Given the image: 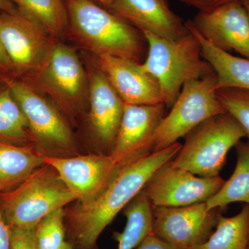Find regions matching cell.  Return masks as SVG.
Returning <instances> with one entry per match:
<instances>
[{
  "mask_svg": "<svg viewBox=\"0 0 249 249\" xmlns=\"http://www.w3.org/2000/svg\"><path fill=\"white\" fill-rule=\"evenodd\" d=\"M172 160L154 173L142 190L154 207H181L206 202L225 181L219 175L197 176L174 165Z\"/></svg>",
  "mask_w": 249,
  "mask_h": 249,
  "instance_id": "ba28073f",
  "label": "cell"
},
{
  "mask_svg": "<svg viewBox=\"0 0 249 249\" xmlns=\"http://www.w3.org/2000/svg\"><path fill=\"white\" fill-rule=\"evenodd\" d=\"M160 1H163V2H164L165 4H168V0H160Z\"/></svg>",
  "mask_w": 249,
  "mask_h": 249,
  "instance_id": "d590c367",
  "label": "cell"
},
{
  "mask_svg": "<svg viewBox=\"0 0 249 249\" xmlns=\"http://www.w3.org/2000/svg\"><path fill=\"white\" fill-rule=\"evenodd\" d=\"M96 2L100 4L101 6L105 9H110L111 5H112L113 0H95Z\"/></svg>",
  "mask_w": 249,
  "mask_h": 249,
  "instance_id": "d6a6232c",
  "label": "cell"
},
{
  "mask_svg": "<svg viewBox=\"0 0 249 249\" xmlns=\"http://www.w3.org/2000/svg\"><path fill=\"white\" fill-rule=\"evenodd\" d=\"M0 249H11V228L4 220L0 210Z\"/></svg>",
  "mask_w": 249,
  "mask_h": 249,
  "instance_id": "f546056e",
  "label": "cell"
},
{
  "mask_svg": "<svg viewBox=\"0 0 249 249\" xmlns=\"http://www.w3.org/2000/svg\"><path fill=\"white\" fill-rule=\"evenodd\" d=\"M43 160L55 169L77 201L96 196L120 168L110 154L76 157L43 155Z\"/></svg>",
  "mask_w": 249,
  "mask_h": 249,
  "instance_id": "5bb4252c",
  "label": "cell"
},
{
  "mask_svg": "<svg viewBox=\"0 0 249 249\" xmlns=\"http://www.w3.org/2000/svg\"><path fill=\"white\" fill-rule=\"evenodd\" d=\"M43 165V154L0 142V193L14 189Z\"/></svg>",
  "mask_w": 249,
  "mask_h": 249,
  "instance_id": "d6986e66",
  "label": "cell"
},
{
  "mask_svg": "<svg viewBox=\"0 0 249 249\" xmlns=\"http://www.w3.org/2000/svg\"><path fill=\"white\" fill-rule=\"evenodd\" d=\"M75 200L55 169L45 163L14 189L0 193V210L10 228L33 229Z\"/></svg>",
  "mask_w": 249,
  "mask_h": 249,
  "instance_id": "277c9868",
  "label": "cell"
},
{
  "mask_svg": "<svg viewBox=\"0 0 249 249\" xmlns=\"http://www.w3.org/2000/svg\"><path fill=\"white\" fill-rule=\"evenodd\" d=\"M164 104L124 106L122 120L110 155L118 166L132 163L154 152L157 129L166 115Z\"/></svg>",
  "mask_w": 249,
  "mask_h": 249,
  "instance_id": "7c38bea8",
  "label": "cell"
},
{
  "mask_svg": "<svg viewBox=\"0 0 249 249\" xmlns=\"http://www.w3.org/2000/svg\"><path fill=\"white\" fill-rule=\"evenodd\" d=\"M244 137L245 130L230 114L214 116L187 134L172 162L197 176H219L228 153Z\"/></svg>",
  "mask_w": 249,
  "mask_h": 249,
  "instance_id": "5b68a950",
  "label": "cell"
},
{
  "mask_svg": "<svg viewBox=\"0 0 249 249\" xmlns=\"http://www.w3.org/2000/svg\"><path fill=\"white\" fill-rule=\"evenodd\" d=\"M11 249H37L36 229L11 228Z\"/></svg>",
  "mask_w": 249,
  "mask_h": 249,
  "instance_id": "4316f807",
  "label": "cell"
},
{
  "mask_svg": "<svg viewBox=\"0 0 249 249\" xmlns=\"http://www.w3.org/2000/svg\"><path fill=\"white\" fill-rule=\"evenodd\" d=\"M179 1L196 8L200 11V12H205V11L217 9L219 6L228 3L235 1H243L245 0H179Z\"/></svg>",
  "mask_w": 249,
  "mask_h": 249,
  "instance_id": "83f0119b",
  "label": "cell"
},
{
  "mask_svg": "<svg viewBox=\"0 0 249 249\" xmlns=\"http://www.w3.org/2000/svg\"><path fill=\"white\" fill-rule=\"evenodd\" d=\"M217 96L226 111L242 126L249 141V91L239 88H223L217 90Z\"/></svg>",
  "mask_w": 249,
  "mask_h": 249,
  "instance_id": "484cf974",
  "label": "cell"
},
{
  "mask_svg": "<svg viewBox=\"0 0 249 249\" xmlns=\"http://www.w3.org/2000/svg\"><path fill=\"white\" fill-rule=\"evenodd\" d=\"M4 81L25 114L33 137L55 148L70 150L74 147L66 122L43 93L27 81L9 78Z\"/></svg>",
  "mask_w": 249,
  "mask_h": 249,
  "instance_id": "8fae6325",
  "label": "cell"
},
{
  "mask_svg": "<svg viewBox=\"0 0 249 249\" xmlns=\"http://www.w3.org/2000/svg\"><path fill=\"white\" fill-rule=\"evenodd\" d=\"M215 72L187 82L156 133L154 151L176 143L205 121L227 113L217 96Z\"/></svg>",
  "mask_w": 249,
  "mask_h": 249,
  "instance_id": "52a82bcc",
  "label": "cell"
},
{
  "mask_svg": "<svg viewBox=\"0 0 249 249\" xmlns=\"http://www.w3.org/2000/svg\"><path fill=\"white\" fill-rule=\"evenodd\" d=\"M66 7L68 27L83 48L97 57L145 60L148 45L142 31L92 0H67Z\"/></svg>",
  "mask_w": 249,
  "mask_h": 249,
  "instance_id": "7a4b0ae2",
  "label": "cell"
},
{
  "mask_svg": "<svg viewBox=\"0 0 249 249\" xmlns=\"http://www.w3.org/2000/svg\"><path fill=\"white\" fill-rule=\"evenodd\" d=\"M186 26L197 37L202 56L215 72L216 89L232 88L249 91V60L216 48L205 40L190 21L186 22Z\"/></svg>",
  "mask_w": 249,
  "mask_h": 249,
  "instance_id": "ac0fdd59",
  "label": "cell"
},
{
  "mask_svg": "<svg viewBox=\"0 0 249 249\" xmlns=\"http://www.w3.org/2000/svg\"><path fill=\"white\" fill-rule=\"evenodd\" d=\"M38 22L19 10L0 14V40L15 73H31L43 61L52 42Z\"/></svg>",
  "mask_w": 249,
  "mask_h": 249,
  "instance_id": "30bf717a",
  "label": "cell"
},
{
  "mask_svg": "<svg viewBox=\"0 0 249 249\" xmlns=\"http://www.w3.org/2000/svg\"><path fill=\"white\" fill-rule=\"evenodd\" d=\"M137 249H178L161 240L153 232L147 235Z\"/></svg>",
  "mask_w": 249,
  "mask_h": 249,
  "instance_id": "f1b7e54d",
  "label": "cell"
},
{
  "mask_svg": "<svg viewBox=\"0 0 249 249\" xmlns=\"http://www.w3.org/2000/svg\"><path fill=\"white\" fill-rule=\"evenodd\" d=\"M16 7L12 0H0V14L5 12H12Z\"/></svg>",
  "mask_w": 249,
  "mask_h": 249,
  "instance_id": "1f68e13d",
  "label": "cell"
},
{
  "mask_svg": "<svg viewBox=\"0 0 249 249\" xmlns=\"http://www.w3.org/2000/svg\"><path fill=\"white\" fill-rule=\"evenodd\" d=\"M14 72L12 64L0 40V74Z\"/></svg>",
  "mask_w": 249,
  "mask_h": 249,
  "instance_id": "4dcf8cb0",
  "label": "cell"
},
{
  "mask_svg": "<svg viewBox=\"0 0 249 249\" xmlns=\"http://www.w3.org/2000/svg\"><path fill=\"white\" fill-rule=\"evenodd\" d=\"M249 249V246L248 249Z\"/></svg>",
  "mask_w": 249,
  "mask_h": 249,
  "instance_id": "8d00e7d4",
  "label": "cell"
},
{
  "mask_svg": "<svg viewBox=\"0 0 249 249\" xmlns=\"http://www.w3.org/2000/svg\"><path fill=\"white\" fill-rule=\"evenodd\" d=\"M193 27L203 37L223 52H235L249 60V16L242 1L199 12Z\"/></svg>",
  "mask_w": 249,
  "mask_h": 249,
  "instance_id": "4fadbf2b",
  "label": "cell"
},
{
  "mask_svg": "<svg viewBox=\"0 0 249 249\" xmlns=\"http://www.w3.org/2000/svg\"><path fill=\"white\" fill-rule=\"evenodd\" d=\"M59 249H73V248L71 244L70 243V242H68V241L66 240L64 242L63 245H62Z\"/></svg>",
  "mask_w": 249,
  "mask_h": 249,
  "instance_id": "836d02e7",
  "label": "cell"
},
{
  "mask_svg": "<svg viewBox=\"0 0 249 249\" xmlns=\"http://www.w3.org/2000/svg\"><path fill=\"white\" fill-rule=\"evenodd\" d=\"M109 11L142 32L167 40H178L188 33L182 19L160 0H113Z\"/></svg>",
  "mask_w": 249,
  "mask_h": 249,
  "instance_id": "2e32d148",
  "label": "cell"
},
{
  "mask_svg": "<svg viewBox=\"0 0 249 249\" xmlns=\"http://www.w3.org/2000/svg\"><path fill=\"white\" fill-rule=\"evenodd\" d=\"M242 4H243L244 6H245L249 16V0H245V1H242Z\"/></svg>",
  "mask_w": 249,
  "mask_h": 249,
  "instance_id": "e575fe53",
  "label": "cell"
},
{
  "mask_svg": "<svg viewBox=\"0 0 249 249\" xmlns=\"http://www.w3.org/2000/svg\"><path fill=\"white\" fill-rule=\"evenodd\" d=\"M237 163L231 176L206 201L209 211L222 209L235 202L249 205V141H241L237 145Z\"/></svg>",
  "mask_w": 249,
  "mask_h": 249,
  "instance_id": "ffe728a7",
  "label": "cell"
},
{
  "mask_svg": "<svg viewBox=\"0 0 249 249\" xmlns=\"http://www.w3.org/2000/svg\"><path fill=\"white\" fill-rule=\"evenodd\" d=\"M23 14L32 18L53 37L64 35L68 27L63 0H12Z\"/></svg>",
  "mask_w": 249,
  "mask_h": 249,
  "instance_id": "cb8c5ba5",
  "label": "cell"
},
{
  "mask_svg": "<svg viewBox=\"0 0 249 249\" xmlns=\"http://www.w3.org/2000/svg\"><path fill=\"white\" fill-rule=\"evenodd\" d=\"M181 145L177 142L120 167L96 196L78 201L70 212L65 213L67 241L73 249H94L103 231L142 193L154 173L175 158Z\"/></svg>",
  "mask_w": 249,
  "mask_h": 249,
  "instance_id": "6da1fadb",
  "label": "cell"
},
{
  "mask_svg": "<svg viewBox=\"0 0 249 249\" xmlns=\"http://www.w3.org/2000/svg\"><path fill=\"white\" fill-rule=\"evenodd\" d=\"M30 74L29 83L70 114L89 96V78L79 57L62 42H52L43 61Z\"/></svg>",
  "mask_w": 249,
  "mask_h": 249,
  "instance_id": "8992f818",
  "label": "cell"
},
{
  "mask_svg": "<svg viewBox=\"0 0 249 249\" xmlns=\"http://www.w3.org/2000/svg\"><path fill=\"white\" fill-rule=\"evenodd\" d=\"M90 119L96 137L111 152L122 120L124 103L98 67L89 75Z\"/></svg>",
  "mask_w": 249,
  "mask_h": 249,
  "instance_id": "e0dca14e",
  "label": "cell"
},
{
  "mask_svg": "<svg viewBox=\"0 0 249 249\" xmlns=\"http://www.w3.org/2000/svg\"><path fill=\"white\" fill-rule=\"evenodd\" d=\"M142 33L148 51L141 67L158 81L167 108L172 107L187 82L214 73L202 56L197 37L189 29L186 35L175 40Z\"/></svg>",
  "mask_w": 249,
  "mask_h": 249,
  "instance_id": "3957f363",
  "label": "cell"
},
{
  "mask_svg": "<svg viewBox=\"0 0 249 249\" xmlns=\"http://www.w3.org/2000/svg\"><path fill=\"white\" fill-rule=\"evenodd\" d=\"M127 222L124 231L116 232L118 249H134L147 235L153 232V206L143 192L131 201L124 209Z\"/></svg>",
  "mask_w": 249,
  "mask_h": 249,
  "instance_id": "44dd1931",
  "label": "cell"
},
{
  "mask_svg": "<svg viewBox=\"0 0 249 249\" xmlns=\"http://www.w3.org/2000/svg\"><path fill=\"white\" fill-rule=\"evenodd\" d=\"M32 137L25 114L5 83L0 88V142L24 145Z\"/></svg>",
  "mask_w": 249,
  "mask_h": 249,
  "instance_id": "7402d4cb",
  "label": "cell"
},
{
  "mask_svg": "<svg viewBox=\"0 0 249 249\" xmlns=\"http://www.w3.org/2000/svg\"><path fill=\"white\" fill-rule=\"evenodd\" d=\"M218 209L206 202L181 207H154L153 233L178 249H201L217 226Z\"/></svg>",
  "mask_w": 249,
  "mask_h": 249,
  "instance_id": "9c48e42d",
  "label": "cell"
},
{
  "mask_svg": "<svg viewBox=\"0 0 249 249\" xmlns=\"http://www.w3.org/2000/svg\"><path fill=\"white\" fill-rule=\"evenodd\" d=\"M98 68L125 105L164 104L157 79L142 70L141 63L129 59L101 55Z\"/></svg>",
  "mask_w": 249,
  "mask_h": 249,
  "instance_id": "9a60e30c",
  "label": "cell"
},
{
  "mask_svg": "<svg viewBox=\"0 0 249 249\" xmlns=\"http://www.w3.org/2000/svg\"><path fill=\"white\" fill-rule=\"evenodd\" d=\"M65 212L60 209L46 216L36 228L37 249H59L66 236Z\"/></svg>",
  "mask_w": 249,
  "mask_h": 249,
  "instance_id": "d4e9b609",
  "label": "cell"
},
{
  "mask_svg": "<svg viewBox=\"0 0 249 249\" xmlns=\"http://www.w3.org/2000/svg\"><path fill=\"white\" fill-rule=\"evenodd\" d=\"M249 246V205L232 217L219 216L215 229L201 249H247Z\"/></svg>",
  "mask_w": 249,
  "mask_h": 249,
  "instance_id": "603a6c76",
  "label": "cell"
}]
</instances>
